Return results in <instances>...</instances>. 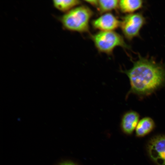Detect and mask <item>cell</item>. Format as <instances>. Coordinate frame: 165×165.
<instances>
[{"instance_id":"obj_9","label":"cell","mask_w":165,"mask_h":165,"mask_svg":"<svg viewBox=\"0 0 165 165\" xmlns=\"http://www.w3.org/2000/svg\"><path fill=\"white\" fill-rule=\"evenodd\" d=\"M155 127L153 120L149 117H145L139 121L135 129L137 136L143 137L152 131Z\"/></svg>"},{"instance_id":"obj_5","label":"cell","mask_w":165,"mask_h":165,"mask_svg":"<svg viewBox=\"0 0 165 165\" xmlns=\"http://www.w3.org/2000/svg\"><path fill=\"white\" fill-rule=\"evenodd\" d=\"M147 149L152 160L157 165H165V135L152 138L148 142Z\"/></svg>"},{"instance_id":"obj_7","label":"cell","mask_w":165,"mask_h":165,"mask_svg":"<svg viewBox=\"0 0 165 165\" xmlns=\"http://www.w3.org/2000/svg\"><path fill=\"white\" fill-rule=\"evenodd\" d=\"M140 115L136 112L129 111L125 112L122 116L120 127L124 134L130 135L135 129L139 121Z\"/></svg>"},{"instance_id":"obj_8","label":"cell","mask_w":165,"mask_h":165,"mask_svg":"<svg viewBox=\"0 0 165 165\" xmlns=\"http://www.w3.org/2000/svg\"><path fill=\"white\" fill-rule=\"evenodd\" d=\"M96 8L101 14L109 12L119 8L118 0H86L84 1Z\"/></svg>"},{"instance_id":"obj_12","label":"cell","mask_w":165,"mask_h":165,"mask_svg":"<svg viewBox=\"0 0 165 165\" xmlns=\"http://www.w3.org/2000/svg\"><path fill=\"white\" fill-rule=\"evenodd\" d=\"M58 165H78V164L71 161L66 160L61 162Z\"/></svg>"},{"instance_id":"obj_10","label":"cell","mask_w":165,"mask_h":165,"mask_svg":"<svg viewBox=\"0 0 165 165\" xmlns=\"http://www.w3.org/2000/svg\"><path fill=\"white\" fill-rule=\"evenodd\" d=\"M143 3L141 0H119V8L123 13L130 14L141 8Z\"/></svg>"},{"instance_id":"obj_1","label":"cell","mask_w":165,"mask_h":165,"mask_svg":"<svg viewBox=\"0 0 165 165\" xmlns=\"http://www.w3.org/2000/svg\"><path fill=\"white\" fill-rule=\"evenodd\" d=\"M129 79L130 89L126 98L131 94L139 96L148 95L165 84V68L152 59L139 56L129 69L121 70Z\"/></svg>"},{"instance_id":"obj_6","label":"cell","mask_w":165,"mask_h":165,"mask_svg":"<svg viewBox=\"0 0 165 165\" xmlns=\"http://www.w3.org/2000/svg\"><path fill=\"white\" fill-rule=\"evenodd\" d=\"M119 21L112 14L108 13L102 14L100 16L92 20L93 27L100 31H114L120 27Z\"/></svg>"},{"instance_id":"obj_2","label":"cell","mask_w":165,"mask_h":165,"mask_svg":"<svg viewBox=\"0 0 165 165\" xmlns=\"http://www.w3.org/2000/svg\"><path fill=\"white\" fill-rule=\"evenodd\" d=\"M93 15V11L88 7L81 6L66 13L59 19L67 30L80 33L88 32L89 22Z\"/></svg>"},{"instance_id":"obj_4","label":"cell","mask_w":165,"mask_h":165,"mask_svg":"<svg viewBox=\"0 0 165 165\" xmlns=\"http://www.w3.org/2000/svg\"><path fill=\"white\" fill-rule=\"evenodd\" d=\"M145 23V18L141 13H132L123 17L120 27L125 37L130 40L139 36L140 30Z\"/></svg>"},{"instance_id":"obj_11","label":"cell","mask_w":165,"mask_h":165,"mask_svg":"<svg viewBox=\"0 0 165 165\" xmlns=\"http://www.w3.org/2000/svg\"><path fill=\"white\" fill-rule=\"evenodd\" d=\"M53 3L56 9L66 13L81 4L82 2L79 0H54Z\"/></svg>"},{"instance_id":"obj_3","label":"cell","mask_w":165,"mask_h":165,"mask_svg":"<svg viewBox=\"0 0 165 165\" xmlns=\"http://www.w3.org/2000/svg\"><path fill=\"white\" fill-rule=\"evenodd\" d=\"M90 37L98 51L109 55L112 54L116 47L129 48L123 36L114 31H100Z\"/></svg>"}]
</instances>
